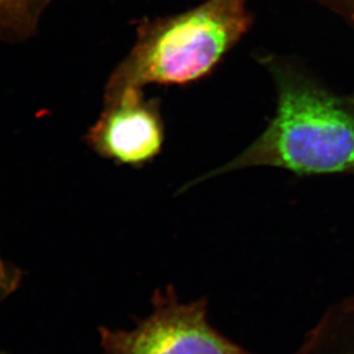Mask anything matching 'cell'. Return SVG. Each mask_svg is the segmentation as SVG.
<instances>
[{
	"label": "cell",
	"mask_w": 354,
	"mask_h": 354,
	"mask_svg": "<svg viewBox=\"0 0 354 354\" xmlns=\"http://www.w3.org/2000/svg\"><path fill=\"white\" fill-rule=\"evenodd\" d=\"M30 1L35 13L39 17L43 13L44 8L47 6V3H50V0H30Z\"/></svg>",
	"instance_id": "cell-8"
},
{
	"label": "cell",
	"mask_w": 354,
	"mask_h": 354,
	"mask_svg": "<svg viewBox=\"0 0 354 354\" xmlns=\"http://www.w3.org/2000/svg\"><path fill=\"white\" fill-rule=\"evenodd\" d=\"M24 280V272L0 256V305L17 292Z\"/></svg>",
	"instance_id": "cell-7"
},
{
	"label": "cell",
	"mask_w": 354,
	"mask_h": 354,
	"mask_svg": "<svg viewBox=\"0 0 354 354\" xmlns=\"http://www.w3.org/2000/svg\"><path fill=\"white\" fill-rule=\"evenodd\" d=\"M270 69L277 87L274 118L245 151L195 183L252 167L298 176L354 174V101L284 64L271 62Z\"/></svg>",
	"instance_id": "cell-1"
},
{
	"label": "cell",
	"mask_w": 354,
	"mask_h": 354,
	"mask_svg": "<svg viewBox=\"0 0 354 354\" xmlns=\"http://www.w3.org/2000/svg\"><path fill=\"white\" fill-rule=\"evenodd\" d=\"M88 147L120 165L140 167L160 154L164 122L160 106L142 90H127L104 97V108L85 136Z\"/></svg>",
	"instance_id": "cell-4"
},
{
	"label": "cell",
	"mask_w": 354,
	"mask_h": 354,
	"mask_svg": "<svg viewBox=\"0 0 354 354\" xmlns=\"http://www.w3.org/2000/svg\"><path fill=\"white\" fill-rule=\"evenodd\" d=\"M342 304L344 305L345 308H348V310L354 311V295L352 297L345 299L344 301H342Z\"/></svg>",
	"instance_id": "cell-9"
},
{
	"label": "cell",
	"mask_w": 354,
	"mask_h": 354,
	"mask_svg": "<svg viewBox=\"0 0 354 354\" xmlns=\"http://www.w3.org/2000/svg\"><path fill=\"white\" fill-rule=\"evenodd\" d=\"M151 305L133 329L99 328L102 354H252L209 324L204 298L181 303L167 286L154 291Z\"/></svg>",
	"instance_id": "cell-3"
},
{
	"label": "cell",
	"mask_w": 354,
	"mask_h": 354,
	"mask_svg": "<svg viewBox=\"0 0 354 354\" xmlns=\"http://www.w3.org/2000/svg\"><path fill=\"white\" fill-rule=\"evenodd\" d=\"M247 0H207L172 17L145 21L104 97L148 85H181L209 74L250 27Z\"/></svg>",
	"instance_id": "cell-2"
},
{
	"label": "cell",
	"mask_w": 354,
	"mask_h": 354,
	"mask_svg": "<svg viewBox=\"0 0 354 354\" xmlns=\"http://www.w3.org/2000/svg\"><path fill=\"white\" fill-rule=\"evenodd\" d=\"M294 354H354V311L331 306Z\"/></svg>",
	"instance_id": "cell-5"
},
{
	"label": "cell",
	"mask_w": 354,
	"mask_h": 354,
	"mask_svg": "<svg viewBox=\"0 0 354 354\" xmlns=\"http://www.w3.org/2000/svg\"><path fill=\"white\" fill-rule=\"evenodd\" d=\"M0 354H5V353H3V352H0Z\"/></svg>",
	"instance_id": "cell-10"
},
{
	"label": "cell",
	"mask_w": 354,
	"mask_h": 354,
	"mask_svg": "<svg viewBox=\"0 0 354 354\" xmlns=\"http://www.w3.org/2000/svg\"><path fill=\"white\" fill-rule=\"evenodd\" d=\"M37 22L30 0H0V41L28 39L34 35Z\"/></svg>",
	"instance_id": "cell-6"
}]
</instances>
